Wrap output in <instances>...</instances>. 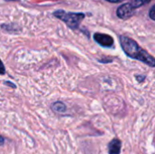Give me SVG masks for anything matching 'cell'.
I'll use <instances>...</instances> for the list:
<instances>
[{"label": "cell", "instance_id": "obj_1", "mask_svg": "<svg viewBox=\"0 0 155 154\" xmlns=\"http://www.w3.org/2000/svg\"><path fill=\"white\" fill-rule=\"evenodd\" d=\"M120 43L124 53L131 58L139 60L145 64L155 67V58L148 52L139 46V44L133 39L127 36H120Z\"/></svg>", "mask_w": 155, "mask_h": 154}, {"label": "cell", "instance_id": "obj_2", "mask_svg": "<svg viewBox=\"0 0 155 154\" xmlns=\"http://www.w3.org/2000/svg\"><path fill=\"white\" fill-rule=\"evenodd\" d=\"M54 15L64 21L72 29L77 28L84 17V15L82 13H67L63 10L55 11L54 13Z\"/></svg>", "mask_w": 155, "mask_h": 154}, {"label": "cell", "instance_id": "obj_3", "mask_svg": "<svg viewBox=\"0 0 155 154\" xmlns=\"http://www.w3.org/2000/svg\"><path fill=\"white\" fill-rule=\"evenodd\" d=\"M134 13V8L131 5L130 3H126L122 5L117 9V15L121 19H128Z\"/></svg>", "mask_w": 155, "mask_h": 154}, {"label": "cell", "instance_id": "obj_4", "mask_svg": "<svg viewBox=\"0 0 155 154\" xmlns=\"http://www.w3.org/2000/svg\"><path fill=\"white\" fill-rule=\"evenodd\" d=\"M94 38L100 45L104 46V47H111L114 44L113 37L108 34H105L96 33V34H94Z\"/></svg>", "mask_w": 155, "mask_h": 154}, {"label": "cell", "instance_id": "obj_5", "mask_svg": "<svg viewBox=\"0 0 155 154\" xmlns=\"http://www.w3.org/2000/svg\"><path fill=\"white\" fill-rule=\"evenodd\" d=\"M121 141L118 139H114L108 146V152L109 154H120L121 152Z\"/></svg>", "mask_w": 155, "mask_h": 154}, {"label": "cell", "instance_id": "obj_6", "mask_svg": "<svg viewBox=\"0 0 155 154\" xmlns=\"http://www.w3.org/2000/svg\"><path fill=\"white\" fill-rule=\"evenodd\" d=\"M51 109L57 113H63L66 111V105L63 103V102H54V103H52L51 105Z\"/></svg>", "mask_w": 155, "mask_h": 154}, {"label": "cell", "instance_id": "obj_7", "mask_svg": "<svg viewBox=\"0 0 155 154\" xmlns=\"http://www.w3.org/2000/svg\"><path fill=\"white\" fill-rule=\"evenodd\" d=\"M150 1H152V0H130L129 3L131 4V5L134 8H137V7H139L141 5H143L144 4H146V3H148Z\"/></svg>", "mask_w": 155, "mask_h": 154}, {"label": "cell", "instance_id": "obj_8", "mask_svg": "<svg viewBox=\"0 0 155 154\" xmlns=\"http://www.w3.org/2000/svg\"><path fill=\"white\" fill-rule=\"evenodd\" d=\"M5 74V67L2 62V60L0 59V75H4Z\"/></svg>", "mask_w": 155, "mask_h": 154}, {"label": "cell", "instance_id": "obj_9", "mask_svg": "<svg viewBox=\"0 0 155 154\" xmlns=\"http://www.w3.org/2000/svg\"><path fill=\"white\" fill-rule=\"evenodd\" d=\"M5 85H7V86H9L10 88H13V89H15L16 88V85L14 84V83H11L10 81H4V83H3Z\"/></svg>", "mask_w": 155, "mask_h": 154}, {"label": "cell", "instance_id": "obj_10", "mask_svg": "<svg viewBox=\"0 0 155 154\" xmlns=\"http://www.w3.org/2000/svg\"><path fill=\"white\" fill-rule=\"evenodd\" d=\"M149 15H150V17H151L153 20H154L155 21V5H153V6L152 7V9L150 10Z\"/></svg>", "mask_w": 155, "mask_h": 154}, {"label": "cell", "instance_id": "obj_11", "mask_svg": "<svg viewBox=\"0 0 155 154\" xmlns=\"http://www.w3.org/2000/svg\"><path fill=\"white\" fill-rule=\"evenodd\" d=\"M5 143V137H3L2 135H0V146H3Z\"/></svg>", "mask_w": 155, "mask_h": 154}, {"label": "cell", "instance_id": "obj_12", "mask_svg": "<svg viewBox=\"0 0 155 154\" xmlns=\"http://www.w3.org/2000/svg\"><path fill=\"white\" fill-rule=\"evenodd\" d=\"M136 78H137V80L139 81V82H143L144 79H145V75H141V76H136Z\"/></svg>", "mask_w": 155, "mask_h": 154}, {"label": "cell", "instance_id": "obj_13", "mask_svg": "<svg viewBox=\"0 0 155 154\" xmlns=\"http://www.w3.org/2000/svg\"><path fill=\"white\" fill-rule=\"evenodd\" d=\"M108 2H111V3H119V2H122L124 0H106Z\"/></svg>", "mask_w": 155, "mask_h": 154}]
</instances>
